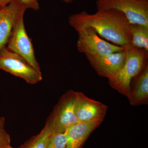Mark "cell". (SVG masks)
Listing matches in <instances>:
<instances>
[{"instance_id":"ac0fdd59","label":"cell","mask_w":148,"mask_h":148,"mask_svg":"<svg viewBox=\"0 0 148 148\" xmlns=\"http://www.w3.org/2000/svg\"><path fill=\"white\" fill-rule=\"evenodd\" d=\"M62 1L66 3H71L73 1L75 0H61Z\"/></svg>"},{"instance_id":"ba28073f","label":"cell","mask_w":148,"mask_h":148,"mask_svg":"<svg viewBox=\"0 0 148 148\" xmlns=\"http://www.w3.org/2000/svg\"><path fill=\"white\" fill-rule=\"evenodd\" d=\"M27 6L18 0H12L0 8V50L7 45L17 21L24 16Z\"/></svg>"},{"instance_id":"5bb4252c","label":"cell","mask_w":148,"mask_h":148,"mask_svg":"<svg viewBox=\"0 0 148 148\" xmlns=\"http://www.w3.org/2000/svg\"><path fill=\"white\" fill-rule=\"evenodd\" d=\"M54 133L47 120L44 127L37 135L32 137L18 148H47L49 141Z\"/></svg>"},{"instance_id":"ffe728a7","label":"cell","mask_w":148,"mask_h":148,"mask_svg":"<svg viewBox=\"0 0 148 148\" xmlns=\"http://www.w3.org/2000/svg\"><path fill=\"white\" fill-rule=\"evenodd\" d=\"M1 0H0V2H1Z\"/></svg>"},{"instance_id":"4fadbf2b","label":"cell","mask_w":148,"mask_h":148,"mask_svg":"<svg viewBox=\"0 0 148 148\" xmlns=\"http://www.w3.org/2000/svg\"><path fill=\"white\" fill-rule=\"evenodd\" d=\"M130 45L148 52V27L130 23Z\"/></svg>"},{"instance_id":"7a4b0ae2","label":"cell","mask_w":148,"mask_h":148,"mask_svg":"<svg viewBox=\"0 0 148 148\" xmlns=\"http://www.w3.org/2000/svg\"><path fill=\"white\" fill-rule=\"evenodd\" d=\"M123 48L126 54L124 64L113 77L108 79L112 88L128 98L132 79L142 72L147 65L148 52L130 45Z\"/></svg>"},{"instance_id":"52a82bcc","label":"cell","mask_w":148,"mask_h":148,"mask_svg":"<svg viewBox=\"0 0 148 148\" xmlns=\"http://www.w3.org/2000/svg\"><path fill=\"white\" fill-rule=\"evenodd\" d=\"M7 45L10 50L20 56L35 69L41 72L39 64L35 57L32 40L26 32L24 16L17 21Z\"/></svg>"},{"instance_id":"8992f818","label":"cell","mask_w":148,"mask_h":148,"mask_svg":"<svg viewBox=\"0 0 148 148\" xmlns=\"http://www.w3.org/2000/svg\"><path fill=\"white\" fill-rule=\"evenodd\" d=\"M77 92L69 90L61 96L48 118L54 132H64L78 122L75 113Z\"/></svg>"},{"instance_id":"44dd1931","label":"cell","mask_w":148,"mask_h":148,"mask_svg":"<svg viewBox=\"0 0 148 148\" xmlns=\"http://www.w3.org/2000/svg\"></svg>"},{"instance_id":"2e32d148","label":"cell","mask_w":148,"mask_h":148,"mask_svg":"<svg viewBox=\"0 0 148 148\" xmlns=\"http://www.w3.org/2000/svg\"><path fill=\"white\" fill-rule=\"evenodd\" d=\"M5 119L0 117V148H13L11 145L9 134L5 129Z\"/></svg>"},{"instance_id":"3957f363","label":"cell","mask_w":148,"mask_h":148,"mask_svg":"<svg viewBox=\"0 0 148 148\" xmlns=\"http://www.w3.org/2000/svg\"><path fill=\"white\" fill-rule=\"evenodd\" d=\"M75 30L78 39L77 42V49L85 56L106 55L119 52L123 48L111 43L101 38L96 31L89 26H76Z\"/></svg>"},{"instance_id":"d6986e66","label":"cell","mask_w":148,"mask_h":148,"mask_svg":"<svg viewBox=\"0 0 148 148\" xmlns=\"http://www.w3.org/2000/svg\"><path fill=\"white\" fill-rule=\"evenodd\" d=\"M139 1H142L143 2H148V0H139Z\"/></svg>"},{"instance_id":"7c38bea8","label":"cell","mask_w":148,"mask_h":148,"mask_svg":"<svg viewBox=\"0 0 148 148\" xmlns=\"http://www.w3.org/2000/svg\"><path fill=\"white\" fill-rule=\"evenodd\" d=\"M134 88L131 90L129 97V103L133 106L147 104L148 100V66L138 76Z\"/></svg>"},{"instance_id":"30bf717a","label":"cell","mask_w":148,"mask_h":148,"mask_svg":"<svg viewBox=\"0 0 148 148\" xmlns=\"http://www.w3.org/2000/svg\"><path fill=\"white\" fill-rule=\"evenodd\" d=\"M86 56L99 76L109 79L113 77L123 66L126 54L123 49L122 51L106 55Z\"/></svg>"},{"instance_id":"5b68a950","label":"cell","mask_w":148,"mask_h":148,"mask_svg":"<svg viewBox=\"0 0 148 148\" xmlns=\"http://www.w3.org/2000/svg\"><path fill=\"white\" fill-rule=\"evenodd\" d=\"M97 10L113 9L123 14L130 23L148 27V2L139 0H97Z\"/></svg>"},{"instance_id":"9c48e42d","label":"cell","mask_w":148,"mask_h":148,"mask_svg":"<svg viewBox=\"0 0 148 148\" xmlns=\"http://www.w3.org/2000/svg\"><path fill=\"white\" fill-rule=\"evenodd\" d=\"M108 106L89 98L82 92H77L75 113L78 122L100 121H103Z\"/></svg>"},{"instance_id":"9a60e30c","label":"cell","mask_w":148,"mask_h":148,"mask_svg":"<svg viewBox=\"0 0 148 148\" xmlns=\"http://www.w3.org/2000/svg\"><path fill=\"white\" fill-rule=\"evenodd\" d=\"M67 143L66 131L54 132L49 139L47 148H65Z\"/></svg>"},{"instance_id":"277c9868","label":"cell","mask_w":148,"mask_h":148,"mask_svg":"<svg viewBox=\"0 0 148 148\" xmlns=\"http://www.w3.org/2000/svg\"><path fill=\"white\" fill-rule=\"evenodd\" d=\"M0 69L21 78L31 84H36L42 79L41 72L6 46L0 50Z\"/></svg>"},{"instance_id":"8fae6325","label":"cell","mask_w":148,"mask_h":148,"mask_svg":"<svg viewBox=\"0 0 148 148\" xmlns=\"http://www.w3.org/2000/svg\"><path fill=\"white\" fill-rule=\"evenodd\" d=\"M100 121L78 122L66 131L67 143L65 148H82L91 133L99 127Z\"/></svg>"},{"instance_id":"6da1fadb","label":"cell","mask_w":148,"mask_h":148,"mask_svg":"<svg viewBox=\"0 0 148 148\" xmlns=\"http://www.w3.org/2000/svg\"><path fill=\"white\" fill-rule=\"evenodd\" d=\"M72 27H92L100 37L116 45L123 47L130 45V23L123 14L113 9L97 10L90 14L86 11L75 14L69 18Z\"/></svg>"},{"instance_id":"e0dca14e","label":"cell","mask_w":148,"mask_h":148,"mask_svg":"<svg viewBox=\"0 0 148 148\" xmlns=\"http://www.w3.org/2000/svg\"><path fill=\"white\" fill-rule=\"evenodd\" d=\"M12 0H1L0 8L4 7ZM25 5L27 9H32L34 10H38L40 8L38 0H18Z\"/></svg>"}]
</instances>
